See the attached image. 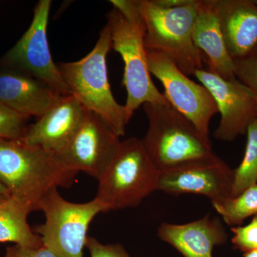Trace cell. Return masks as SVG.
<instances>
[{"mask_svg": "<svg viewBox=\"0 0 257 257\" xmlns=\"http://www.w3.org/2000/svg\"><path fill=\"white\" fill-rule=\"evenodd\" d=\"M77 174L52 152L22 140L0 139V182L31 211L52 189L71 187Z\"/></svg>", "mask_w": 257, "mask_h": 257, "instance_id": "cell-1", "label": "cell"}, {"mask_svg": "<svg viewBox=\"0 0 257 257\" xmlns=\"http://www.w3.org/2000/svg\"><path fill=\"white\" fill-rule=\"evenodd\" d=\"M108 13L111 48L124 62L122 84L126 88L124 108L128 121L134 112L145 104H170L155 86L149 67L145 45V29L137 0H111Z\"/></svg>", "mask_w": 257, "mask_h": 257, "instance_id": "cell-2", "label": "cell"}, {"mask_svg": "<svg viewBox=\"0 0 257 257\" xmlns=\"http://www.w3.org/2000/svg\"><path fill=\"white\" fill-rule=\"evenodd\" d=\"M111 49L110 30H101L95 46L84 58L57 64L71 95L88 111L104 121L118 137L124 136L130 122L124 105L116 101L108 77L106 57Z\"/></svg>", "mask_w": 257, "mask_h": 257, "instance_id": "cell-3", "label": "cell"}, {"mask_svg": "<svg viewBox=\"0 0 257 257\" xmlns=\"http://www.w3.org/2000/svg\"><path fill=\"white\" fill-rule=\"evenodd\" d=\"M159 176L141 140L128 138L120 142L98 178L94 199L105 212L137 207L157 191Z\"/></svg>", "mask_w": 257, "mask_h": 257, "instance_id": "cell-4", "label": "cell"}, {"mask_svg": "<svg viewBox=\"0 0 257 257\" xmlns=\"http://www.w3.org/2000/svg\"><path fill=\"white\" fill-rule=\"evenodd\" d=\"M143 106L148 128L141 141L160 172L216 156L210 140L203 138L170 104Z\"/></svg>", "mask_w": 257, "mask_h": 257, "instance_id": "cell-5", "label": "cell"}, {"mask_svg": "<svg viewBox=\"0 0 257 257\" xmlns=\"http://www.w3.org/2000/svg\"><path fill=\"white\" fill-rule=\"evenodd\" d=\"M145 25L147 51L162 52L183 73L194 75L206 60L192 40V31L201 1L173 9L159 7L153 0H137Z\"/></svg>", "mask_w": 257, "mask_h": 257, "instance_id": "cell-6", "label": "cell"}, {"mask_svg": "<svg viewBox=\"0 0 257 257\" xmlns=\"http://www.w3.org/2000/svg\"><path fill=\"white\" fill-rule=\"evenodd\" d=\"M37 210L43 211L45 221L37 226L36 234L57 257H83L89 225L98 214L105 212L96 199L85 203L69 202L57 188L42 198Z\"/></svg>", "mask_w": 257, "mask_h": 257, "instance_id": "cell-7", "label": "cell"}, {"mask_svg": "<svg viewBox=\"0 0 257 257\" xmlns=\"http://www.w3.org/2000/svg\"><path fill=\"white\" fill-rule=\"evenodd\" d=\"M52 1L40 0L34 9L30 28L0 60L3 68L28 74L62 96L71 95L58 65L51 55L47 40V25Z\"/></svg>", "mask_w": 257, "mask_h": 257, "instance_id": "cell-8", "label": "cell"}, {"mask_svg": "<svg viewBox=\"0 0 257 257\" xmlns=\"http://www.w3.org/2000/svg\"><path fill=\"white\" fill-rule=\"evenodd\" d=\"M150 72L165 89L163 93L171 106L184 116L197 130L209 140V124L218 113L211 93L202 84L194 82L162 52L147 51Z\"/></svg>", "mask_w": 257, "mask_h": 257, "instance_id": "cell-9", "label": "cell"}, {"mask_svg": "<svg viewBox=\"0 0 257 257\" xmlns=\"http://www.w3.org/2000/svg\"><path fill=\"white\" fill-rule=\"evenodd\" d=\"M211 93L221 115L214 136L221 141L231 142L246 133L257 119V104L251 89L239 79H226L211 69H199L194 74Z\"/></svg>", "mask_w": 257, "mask_h": 257, "instance_id": "cell-10", "label": "cell"}, {"mask_svg": "<svg viewBox=\"0 0 257 257\" xmlns=\"http://www.w3.org/2000/svg\"><path fill=\"white\" fill-rule=\"evenodd\" d=\"M233 182L234 170L216 155L161 171L157 191L205 196L213 204L231 197Z\"/></svg>", "mask_w": 257, "mask_h": 257, "instance_id": "cell-11", "label": "cell"}, {"mask_svg": "<svg viewBox=\"0 0 257 257\" xmlns=\"http://www.w3.org/2000/svg\"><path fill=\"white\" fill-rule=\"evenodd\" d=\"M119 138L97 115L87 111L73 137L56 155L71 170L98 179L121 142Z\"/></svg>", "mask_w": 257, "mask_h": 257, "instance_id": "cell-12", "label": "cell"}, {"mask_svg": "<svg viewBox=\"0 0 257 257\" xmlns=\"http://www.w3.org/2000/svg\"><path fill=\"white\" fill-rule=\"evenodd\" d=\"M87 111L74 96H62L35 124L28 125L21 140L56 155L73 137Z\"/></svg>", "mask_w": 257, "mask_h": 257, "instance_id": "cell-13", "label": "cell"}, {"mask_svg": "<svg viewBox=\"0 0 257 257\" xmlns=\"http://www.w3.org/2000/svg\"><path fill=\"white\" fill-rule=\"evenodd\" d=\"M226 48L234 61L254 54L257 48V5L253 0H209Z\"/></svg>", "mask_w": 257, "mask_h": 257, "instance_id": "cell-14", "label": "cell"}, {"mask_svg": "<svg viewBox=\"0 0 257 257\" xmlns=\"http://www.w3.org/2000/svg\"><path fill=\"white\" fill-rule=\"evenodd\" d=\"M62 95L28 74L0 69V103L25 116L40 118Z\"/></svg>", "mask_w": 257, "mask_h": 257, "instance_id": "cell-15", "label": "cell"}, {"mask_svg": "<svg viewBox=\"0 0 257 257\" xmlns=\"http://www.w3.org/2000/svg\"><path fill=\"white\" fill-rule=\"evenodd\" d=\"M158 234L185 257H212L214 246L226 240L220 221L209 216L187 224L162 223Z\"/></svg>", "mask_w": 257, "mask_h": 257, "instance_id": "cell-16", "label": "cell"}, {"mask_svg": "<svg viewBox=\"0 0 257 257\" xmlns=\"http://www.w3.org/2000/svg\"><path fill=\"white\" fill-rule=\"evenodd\" d=\"M192 40L206 59L209 69L222 78L236 79L235 62L229 55L218 19L209 0H201Z\"/></svg>", "mask_w": 257, "mask_h": 257, "instance_id": "cell-17", "label": "cell"}, {"mask_svg": "<svg viewBox=\"0 0 257 257\" xmlns=\"http://www.w3.org/2000/svg\"><path fill=\"white\" fill-rule=\"evenodd\" d=\"M31 211L12 197L0 199V243L13 242L27 247L43 245L41 237L28 224Z\"/></svg>", "mask_w": 257, "mask_h": 257, "instance_id": "cell-18", "label": "cell"}, {"mask_svg": "<svg viewBox=\"0 0 257 257\" xmlns=\"http://www.w3.org/2000/svg\"><path fill=\"white\" fill-rule=\"evenodd\" d=\"M246 135L247 142L244 155L239 167L234 170V182L230 197H236L257 184V119L248 126Z\"/></svg>", "mask_w": 257, "mask_h": 257, "instance_id": "cell-19", "label": "cell"}, {"mask_svg": "<svg viewBox=\"0 0 257 257\" xmlns=\"http://www.w3.org/2000/svg\"><path fill=\"white\" fill-rule=\"evenodd\" d=\"M213 207L220 214L224 222L234 227L244 219L257 214V184L251 186L234 197H228L213 203Z\"/></svg>", "mask_w": 257, "mask_h": 257, "instance_id": "cell-20", "label": "cell"}, {"mask_svg": "<svg viewBox=\"0 0 257 257\" xmlns=\"http://www.w3.org/2000/svg\"><path fill=\"white\" fill-rule=\"evenodd\" d=\"M30 118L0 103V139L21 140Z\"/></svg>", "mask_w": 257, "mask_h": 257, "instance_id": "cell-21", "label": "cell"}, {"mask_svg": "<svg viewBox=\"0 0 257 257\" xmlns=\"http://www.w3.org/2000/svg\"><path fill=\"white\" fill-rule=\"evenodd\" d=\"M234 62L236 79L251 89L257 104V56L253 55Z\"/></svg>", "mask_w": 257, "mask_h": 257, "instance_id": "cell-22", "label": "cell"}, {"mask_svg": "<svg viewBox=\"0 0 257 257\" xmlns=\"http://www.w3.org/2000/svg\"><path fill=\"white\" fill-rule=\"evenodd\" d=\"M234 236L232 242L243 251L257 249V216L251 222L243 226L231 228Z\"/></svg>", "mask_w": 257, "mask_h": 257, "instance_id": "cell-23", "label": "cell"}, {"mask_svg": "<svg viewBox=\"0 0 257 257\" xmlns=\"http://www.w3.org/2000/svg\"><path fill=\"white\" fill-rule=\"evenodd\" d=\"M86 247L91 257H130L120 244H104L93 237H88Z\"/></svg>", "mask_w": 257, "mask_h": 257, "instance_id": "cell-24", "label": "cell"}, {"mask_svg": "<svg viewBox=\"0 0 257 257\" xmlns=\"http://www.w3.org/2000/svg\"><path fill=\"white\" fill-rule=\"evenodd\" d=\"M5 257H57L46 246L42 245L40 247L33 248L15 246L7 248Z\"/></svg>", "mask_w": 257, "mask_h": 257, "instance_id": "cell-25", "label": "cell"}, {"mask_svg": "<svg viewBox=\"0 0 257 257\" xmlns=\"http://www.w3.org/2000/svg\"><path fill=\"white\" fill-rule=\"evenodd\" d=\"M193 0H153L159 7L166 9H173L190 4Z\"/></svg>", "mask_w": 257, "mask_h": 257, "instance_id": "cell-26", "label": "cell"}, {"mask_svg": "<svg viewBox=\"0 0 257 257\" xmlns=\"http://www.w3.org/2000/svg\"><path fill=\"white\" fill-rule=\"evenodd\" d=\"M8 197H10L9 192L0 182V199H5V198Z\"/></svg>", "mask_w": 257, "mask_h": 257, "instance_id": "cell-27", "label": "cell"}, {"mask_svg": "<svg viewBox=\"0 0 257 257\" xmlns=\"http://www.w3.org/2000/svg\"><path fill=\"white\" fill-rule=\"evenodd\" d=\"M243 257H257V249L247 251Z\"/></svg>", "mask_w": 257, "mask_h": 257, "instance_id": "cell-28", "label": "cell"}, {"mask_svg": "<svg viewBox=\"0 0 257 257\" xmlns=\"http://www.w3.org/2000/svg\"><path fill=\"white\" fill-rule=\"evenodd\" d=\"M253 55L257 56V48H256V51H255L254 54H253Z\"/></svg>", "mask_w": 257, "mask_h": 257, "instance_id": "cell-29", "label": "cell"}, {"mask_svg": "<svg viewBox=\"0 0 257 257\" xmlns=\"http://www.w3.org/2000/svg\"><path fill=\"white\" fill-rule=\"evenodd\" d=\"M254 1V3H256V5H257V0H253Z\"/></svg>", "mask_w": 257, "mask_h": 257, "instance_id": "cell-30", "label": "cell"}]
</instances>
